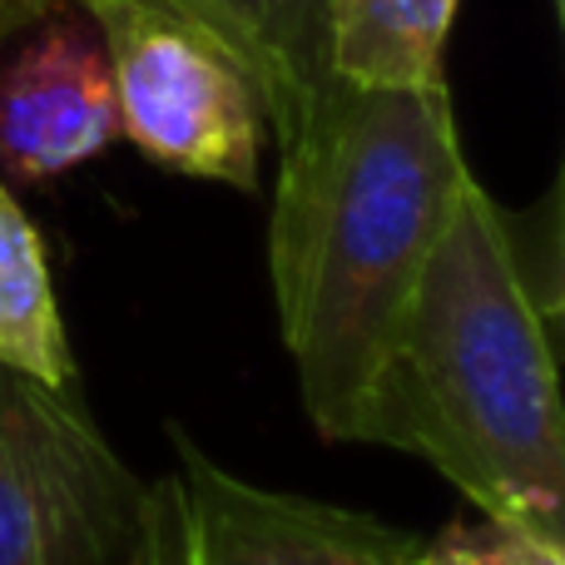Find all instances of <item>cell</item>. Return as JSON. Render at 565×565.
Wrapping results in <instances>:
<instances>
[{"instance_id":"obj_1","label":"cell","mask_w":565,"mask_h":565,"mask_svg":"<svg viewBox=\"0 0 565 565\" xmlns=\"http://www.w3.org/2000/svg\"><path fill=\"white\" fill-rule=\"evenodd\" d=\"M278 139L268 278L322 441H362L377 372L471 174L451 89L328 79Z\"/></svg>"},{"instance_id":"obj_2","label":"cell","mask_w":565,"mask_h":565,"mask_svg":"<svg viewBox=\"0 0 565 565\" xmlns=\"http://www.w3.org/2000/svg\"><path fill=\"white\" fill-rule=\"evenodd\" d=\"M556 214L531 234L471 179L377 372L362 447L427 461L487 521L565 541V422L551 352Z\"/></svg>"},{"instance_id":"obj_3","label":"cell","mask_w":565,"mask_h":565,"mask_svg":"<svg viewBox=\"0 0 565 565\" xmlns=\"http://www.w3.org/2000/svg\"><path fill=\"white\" fill-rule=\"evenodd\" d=\"M109 60L119 135L184 179L254 194L264 159V105L224 40L159 0H70Z\"/></svg>"},{"instance_id":"obj_4","label":"cell","mask_w":565,"mask_h":565,"mask_svg":"<svg viewBox=\"0 0 565 565\" xmlns=\"http://www.w3.org/2000/svg\"><path fill=\"white\" fill-rule=\"evenodd\" d=\"M145 487L75 387L0 367V565H129Z\"/></svg>"},{"instance_id":"obj_5","label":"cell","mask_w":565,"mask_h":565,"mask_svg":"<svg viewBox=\"0 0 565 565\" xmlns=\"http://www.w3.org/2000/svg\"><path fill=\"white\" fill-rule=\"evenodd\" d=\"M189 491L194 565H412L417 536L382 516L274 491L218 467L184 427H169Z\"/></svg>"},{"instance_id":"obj_6","label":"cell","mask_w":565,"mask_h":565,"mask_svg":"<svg viewBox=\"0 0 565 565\" xmlns=\"http://www.w3.org/2000/svg\"><path fill=\"white\" fill-rule=\"evenodd\" d=\"M119 139L109 60L95 35L55 10L0 65V174L45 184Z\"/></svg>"},{"instance_id":"obj_7","label":"cell","mask_w":565,"mask_h":565,"mask_svg":"<svg viewBox=\"0 0 565 565\" xmlns=\"http://www.w3.org/2000/svg\"><path fill=\"white\" fill-rule=\"evenodd\" d=\"M234 50L264 105V125L282 135L298 109L332 79L328 0H159Z\"/></svg>"},{"instance_id":"obj_8","label":"cell","mask_w":565,"mask_h":565,"mask_svg":"<svg viewBox=\"0 0 565 565\" xmlns=\"http://www.w3.org/2000/svg\"><path fill=\"white\" fill-rule=\"evenodd\" d=\"M457 0H328L332 79L377 89L447 85L441 55Z\"/></svg>"},{"instance_id":"obj_9","label":"cell","mask_w":565,"mask_h":565,"mask_svg":"<svg viewBox=\"0 0 565 565\" xmlns=\"http://www.w3.org/2000/svg\"><path fill=\"white\" fill-rule=\"evenodd\" d=\"M0 367L45 387H75V352L40 228L0 179Z\"/></svg>"},{"instance_id":"obj_10","label":"cell","mask_w":565,"mask_h":565,"mask_svg":"<svg viewBox=\"0 0 565 565\" xmlns=\"http://www.w3.org/2000/svg\"><path fill=\"white\" fill-rule=\"evenodd\" d=\"M417 565H565V541L531 536V531L501 526V521L481 516L451 521L431 546H422Z\"/></svg>"},{"instance_id":"obj_11","label":"cell","mask_w":565,"mask_h":565,"mask_svg":"<svg viewBox=\"0 0 565 565\" xmlns=\"http://www.w3.org/2000/svg\"><path fill=\"white\" fill-rule=\"evenodd\" d=\"M129 565H194V531H189V491L184 477L169 471L145 487L139 541Z\"/></svg>"},{"instance_id":"obj_12","label":"cell","mask_w":565,"mask_h":565,"mask_svg":"<svg viewBox=\"0 0 565 565\" xmlns=\"http://www.w3.org/2000/svg\"><path fill=\"white\" fill-rule=\"evenodd\" d=\"M70 0H0V45H6L10 35H25V30H35L40 20H50L55 10H65Z\"/></svg>"},{"instance_id":"obj_13","label":"cell","mask_w":565,"mask_h":565,"mask_svg":"<svg viewBox=\"0 0 565 565\" xmlns=\"http://www.w3.org/2000/svg\"><path fill=\"white\" fill-rule=\"evenodd\" d=\"M561 6H565V0H556V10H561Z\"/></svg>"},{"instance_id":"obj_14","label":"cell","mask_w":565,"mask_h":565,"mask_svg":"<svg viewBox=\"0 0 565 565\" xmlns=\"http://www.w3.org/2000/svg\"><path fill=\"white\" fill-rule=\"evenodd\" d=\"M417 556H422V551H417ZM412 565H417V561H412Z\"/></svg>"}]
</instances>
